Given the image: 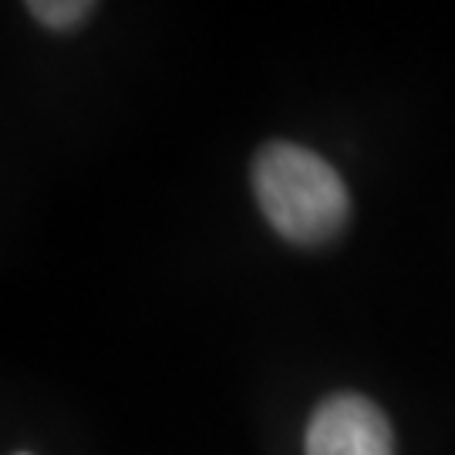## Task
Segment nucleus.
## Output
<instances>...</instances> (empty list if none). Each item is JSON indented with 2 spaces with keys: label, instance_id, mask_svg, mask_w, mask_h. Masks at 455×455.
I'll list each match as a JSON object with an SVG mask.
<instances>
[{
  "label": "nucleus",
  "instance_id": "nucleus-1",
  "mask_svg": "<svg viewBox=\"0 0 455 455\" xmlns=\"http://www.w3.org/2000/svg\"><path fill=\"white\" fill-rule=\"evenodd\" d=\"M253 193L267 223L291 243L317 246L338 236L351 210L341 176L304 146L270 142L253 159Z\"/></svg>",
  "mask_w": 455,
  "mask_h": 455
},
{
  "label": "nucleus",
  "instance_id": "nucleus-2",
  "mask_svg": "<svg viewBox=\"0 0 455 455\" xmlns=\"http://www.w3.org/2000/svg\"><path fill=\"white\" fill-rule=\"evenodd\" d=\"M307 455H395L391 425L361 395H334L314 411L304 439Z\"/></svg>",
  "mask_w": 455,
  "mask_h": 455
},
{
  "label": "nucleus",
  "instance_id": "nucleus-3",
  "mask_svg": "<svg viewBox=\"0 0 455 455\" xmlns=\"http://www.w3.org/2000/svg\"><path fill=\"white\" fill-rule=\"evenodd\" d=\"M28 11L54 31H68L92 14V4H84V0H44V4H28Z\"/></svg>",
  "mask_w": 455,
  "mask_h": 455
},
{
  "label": "nucleus",
  "instance_id": "nucleus-4",
  "mask_svg": "<svg viewBox=\"0 0 455 455\" xmlns=\"http://www.w3.org/2000/svg\"><path fill=\"white\" fill-rule=\"evenodd\" d=\"M20 455H24V452H20Z\"/></svg>",
  "mask_w": 455,
  "mask_h": 455
}]
</instances>
